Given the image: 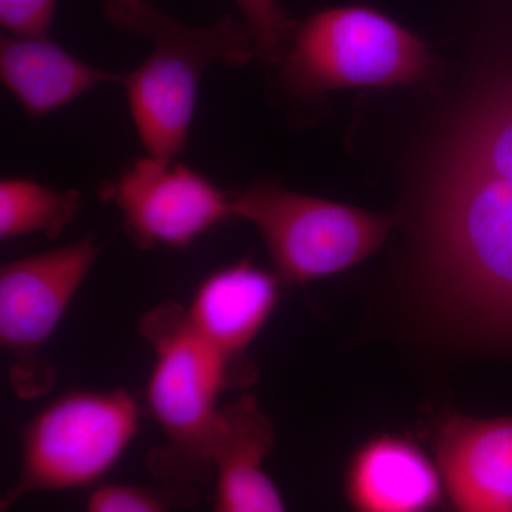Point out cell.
I'll list each match as a JSON object with an SVG mask.
<instances>
[{"mask_svg":"<svg viewBox=\"0 0 512 512\" xmlns=\"http://www.w3.org/2000/svg\"><path fill=\"white\" fill-rule=\"evenodd\" d=\"M414 222L421 281L440 313L512 350V60L434 150Z\"/></svg>","mask_w":512,"mask_h":512,"instance_id":"obj_1","label":"cell"},{"mask_svg":"<svg viewBox=\"0 0 512 512\" xmlns=\"http://www.w3.org/2000/svg\"><path fill=\"white\" fill-rule=\"evenodd\" d=\"M101 12L117 32L150 43V55L120 84L146 153L177 157L190 136L202 77L215 64L239 67L254 59L251 30L232 15L187 26L151 0H104Z\"/></svg>","mask_w":512,"mask_h":512,"instance_id":"obj_2","label":"cell"},{"mask_svg":"<svg viewBox=\"0 0 512 512\" xmlns=\"http://www.w3.org/2000/svg\"><path fill=\"white\" fill-rule=\"evenodd\" d=\"M140 333L156 362L147 384L151 416L167 444L153 451L148 467L171 483L190 484L212 473L208 443L218 399L239 370L192 329L183 306L161 303L141 318Z\"/></svg>","mask_w":512,"mask_h":512,"instance_id":"obj_3","label":"cell"},{"mask_svg":"<svg viewBox=\"0 0 512 512\" xmlns=\"http://www.w3.org/2000/svg\"><path fill=\"white\" fill-rule=\"evenodd\" d=\"M278 64L286 89L312 99L423 82L433 57L423 40L379 10L336 6L295 23Z\"/></svg>","mask_w":512,"mask_h":512,"instance_id":"obj_4","label":"cell"},{"mask_svg":"<svg viewBox=\"0 0 512 512\" xmlns=\"http://www.w3.org/2000/svg\"><path fill=\"white\" fill-rule=\"evenodd\" d=\"M232 218L254 225L282 284L339 274L376 252L396 224L382 214L259 181L232 197Z\"/></svg>","mask_w":512,"mask_h":512,"instance_id":"obj_5","label":"cell"},{"mask_svg":"<svg viewBox=\"0 0 512 512\" xmlns=\"http://www.w3.org/2000/svg\"><path fill=\"white\" fill-rule=\"evenodd\" d=\"M140 410L130 393L73 390L36 414L23 434L18 481L2 510L19 498L96 484L134 440Z\"/></svg>","mask_w":512,"mask_h":512,"instance_id":"obj_6","label":"cell"},{"mask_svg":"<svg viewBox=\"0 0 512 512\" xmlns=\"http://www.w3.org/2000/svg\"><path fill=\"white\" fill-rule=\"evenodd\" d=\"M96 234L6 262L0 268V343L12 356L9 379L22 399L52 389L55 370L43 349L99 259Z\"/></svg>","mask_w":512,"mask_h":512,"instance_id":"obj_7","label":"cell"},{"mask_svg":"<svg viewBox=\"0 0 512 512\" xmlns=\"http://www.w3.org/2000/svg\"><path fill=\"white\" fill-rule=\"evenodd\" d=\"M140 249L184 248L232 218V197L210 178L175 158H138L101 187Z\"/></svg>","mask_w":512,"mask_h":512,"instance_id":"obj_8","label":"cell"},{"mask_svg":"<svg viewBox=\"0 0 512 512\" xmlns=\"http://www.w3.org/2000/svg\"><path fill=\"white\" fill-rule=\"evenodd\" d=\"M431 444L454 510L512 512V416L441 414Z\"/></svg>","mask_w":512,"mask_h":512,"instance_id":"obj_9","label":"cell"},{"mask_svg":"<svg viewBox=\"0 0 512 512\" xmlns=\"http://www.w3.org/2000/svg\"><path fill=\"white\" fill-rule=\"evenodd\" d=\"M274 444V424L251 394L220 407L208 443L215 510L285 511L284 498L262 467Z\"/></svg>","mask_w":512,"mask_h":512,"instance_id":"obj_10","label":"cell"},{"mask_svg":"<svg viewBox=\"0 0 512 512\" xmlns=\"http://www.w3.org/2000/svg\"><path fill=\"white\" fill-rule=\"evenodd\" d=\"M281 284L275 271H266L245 256L201 282L190 306L185 308L188 322L205 342L237 367L271 318Z\"/></svg>","mask_w":512,"mask_h":512,"instance_id":"obj_11","label":"cell"},{"mask_svg":"<svg viewBox=\"0 0 512 512\" xmlns=\"http://www.w3.org/2000/svg\"><path fill=\"white\" fill-rule=\"evenodd\" d=\"M443 478L437 464L413 440L382 434L366 441L350 460L345 490L362 512H423L440 507Z\"/></svg>","mask_w":512,"mask_h":512,"instance_id":"obj_12","label":"cell"},{"mask_svg":"<svg viewBox=\"0 0 512 512\" xmlns=\"http://www.w3.org/2000/svg\"><path fill=\"white\" fill-rule=\"evenodd\" d=\"M121 76L84 62L50 36L0 39V80L29 119H45L101 84H120Z\"/></svg>","mask_w":512,"mask_h":512,"instance_id":"obj_13","label":"cell"},{"mask_svg":"<svg viewBox=\"0 0 512 512\" xmlns=\"http://www.w3.org/2000/svg\"><path fill=\"white\" fill-rule=\"evenodd\" d=\"M82 205V194L77 190H55L32 178H3L0 238L9 241L36 234L57 238L76 220Z\"/></svg>","mask_w":512,"mask_h":512,"instance_id":"obj_14","label":"cell"},{"mask_svg":"<svg viewBox=\"0 0 512 512\" xmlns=\"http://www.w3.org/2000/svg\"><path fill=\"white\" fill-rule=\"evenodd\" d=\"M188 484L171 483L167 488L128 484H104L94 488L87 498L89 512H163L177 504L190 503Z\"/></svg>","mask_w":512,"mask_h":512,"instance_id":"obj_15","label":"cell"},{"mask_svg":"<svg viewBox=\"0 0 512 512\" xmlns=\"http://www.w3.org/2000/svg\"><path fill=\"white\" fill-rule=\"evenodd\" d=\"M254 37L256 57L275 66L281 60L295 22L282 8L281 0H234Z\"/></svg>","mask_w":512,"mask_h":512,"instance_id":"obj_16","label":"cell"},{"mask_svg":"<svg viewBox=\"0 0 512 512\" xmlns=\"http://www.w3.org/2000/svg\"><path fill=\"white\" fill-rule=\"evenodd\" d=\"M57 0H0V26L6 35L50 36Z\"/></svg>","mask_w":512,"mask_h":512,"instance_id":"obj_17","label":"cell"}]
</instances>
